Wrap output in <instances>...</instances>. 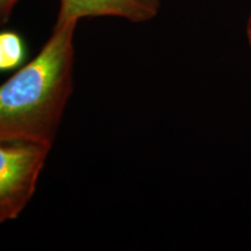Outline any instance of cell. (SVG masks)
<instances>
[{
    "label": "cell",
    "instance_id": "6da1fadb",
    "mask_svg": "<svg viewBox=\"0 0 251 251\" xmlns=\"http://www.w3.org/2000/svg\"><path fill=\"white\" fill-rule=\"evenodd\" d=\"M78 23H57L35 57L0 85V141L51 148L74 86Z\"/></svg>",
    "mask_w": 251,
    "mask_h": 251
},
{
    "label": "cell",
    "instance_id": "277c9868",
    "mask_svg": "<svg viewBox=\"0 0 251 251\" xmlns=\"http://www.w3.org/2000/svg\"><path fill=\"white\" fill-rule=\"evenodd\" d=\"M26 58V45L23 37L12 30L0 31V71L14 70Z\"/></svg>",
    "mask_w": 251,
    "mask_h": 251
},
{
    "label": "cell",
    "instance_id": "7a4b0ae2",
    "mask_svg": "<svg viewBox=\"0 0 251 251\" xmlns=\"http://www.w3.org/2000/svg\"><path fill=\"white\" fill-rule=\"evenodd\" d=\"M50 149L42 144L0 141V225L17 219L26 208Z\"/></svg>",
    "mask_w": 251,
    "mask_h": 251
},
{
    "label": "cell",
    "instance_id": "5b68a950",
    "mask_svg": "<svg viewBox=\"0 0 251 251\" xmlns=\"http://www.w3.org/2000/svg\"><path fill=\"white\" fill-rule=\"evenodd\" d=\"M19 0H0V26L6 24Z\"/></svg>",
    "mask_w": 251,
    "mask_h": 251
},
{
    "label": "cell",
    "instance_id": "8992f818",
    "mask_svg": "<svg viewBox=\"0 0 251 251\" xmlns=\"http://www.w3.org/2000/svg\"><path fill=\"white\" fill-rule=\"evenodd\" d=\"M247 36H248V41H249V43L251 45V15L249 20H248V25H247Z\"/></svg>",
    "mask_w": 251,
    "mask_h": 251
},
{
    "label": "cell",
    "instance_id": "3957f363",
    "mask_svg": "<svg viewBox=\"0 0 251 251\" xmlns=\"http://www.w3.org/2000/svg\"><path fill=\"white\" fill-rule=\"evenodd\" d=\"M161 0H59L57 23H78L83 18L115 17L147 23L158 14Z\"/></svg>",
    "mask_w": 251,
    "mask_h": 251
}]
</instances>
